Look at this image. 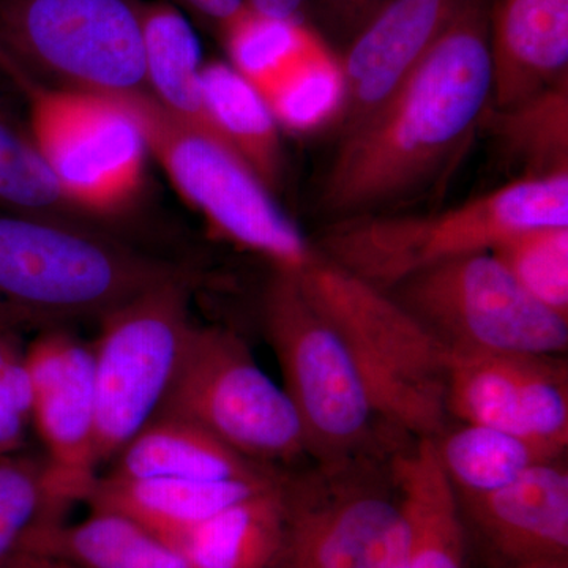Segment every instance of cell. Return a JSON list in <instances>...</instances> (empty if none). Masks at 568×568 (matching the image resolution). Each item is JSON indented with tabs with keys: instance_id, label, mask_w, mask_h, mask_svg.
Segmentation results:
<instances>
[{
	"instance_id": "1",
	"label": "cell",
	"mask_w": 568,
	"mask_h": 568,
	"mask_svg": "<svg viewBox=\"0 0 568 568\" xmlns=\"http://www.w3.org/2000/svg\"><path fill=\"white\" fill-rule=\"evenodd\" d=\"M489 95L488 0H463L402 88L342 136L321 211L332 222L369 215L424 189L480 125Z\"/></svg>"
},
{
	"instance_id": "2",
	"label": "cell",
	"mask_w": 568,
	"mask_h": 568,
	"mask_svg": "<svg viewBox=\"0 0 568 568\" xmlns=\"http://www.w3.org/2000/svg\"><path fill=\"white\" fill-rule=\"evenodd\" d=\"M547 226H568V173L519 178L429 215L338 220L313 246L327 263L388 291L425 268L489 253L515 234Z\"/></svg>"
},
{
	"instance_id": "3",
	"label": "cell",
	"mask_w": 568,
	"mask_h": 568,
	"mask_svg": "<svg viewBox=\"0 0 568 568\" xmlns=\"http://www.w3.org/2000/svg\"><path fill=\"white\" fill-rule=\"evenodd\" d=\"M181 267L112 241L82 224L0 211V301L36 327L102 320L174 280Z\"/></svg>"
},
{
	"instance_id": "4",
	"label": "cell",
	"mask_w": 568,
	"mask_h": 568,
	"mask_svg": "<svg viewBox=\"0 0 568 568\" xmlns=\"http://www.w3.org/2000/svg\"><path fill=\"white\" fill-rule=\"evenodd\" d=\"M298 282L338 332L384 424L417 439L448 425L446 347L386 291L317 256Z\"/></svg>"
},
{
	"instance_id": "5",
	"label": "cell",
	"mask_w": 568,
	"mask_h": 568,
	"mask_svg": "<svg viewBox=\"0 0 568 568\" xmlns=\"http://www.w3.org/2000/svg\"><path fill=\"white\" fill-rule=\"evenodd\" d=\"M263 317L310 458L320 466L381 458L376 428L383 418L345 342L312 304L297 275L274 271Z\"/></svg>"
},
{
	"instance_id": "6",
	"label": "cell",
	"mask_w": 568,
	"mask_h": 568,
	"mask_svg": "<svg viewBox=\"0 0 568 568\" xmlns=\"http://www.w3.org/2000/svg\"><path fill=\"white\" fill-rule=\"evenodd\" d=\"M118 97L140 123L149 153L216 233L261 254L274 271L298 274L315 260V246L241 156L178 121L148 92Z\"/></svg>"
},
{
	"instance_id": "7",
	"label": "cell",
	"mask_w": 568,
	"mask_h": 568,
	"mask_svg": "<svg viewBox=\"0 0 568 568\" xmlns=\"http://www.w3.org/2000/svg\"><path fill=\"white\" fill-rule=\"evenodd\" d=\"M0 71L24 92L29 138L70 203L91 216L132 203L144 183L149 148L126 104L118 95L44 85L2 51Z\"/></svg>"
},
{
	"instance_id": "8",
	"label": "cell",
	"mask_w": 568,
	"mask_h": 568,
	"mask_svg": "<svg viewBox=\"0 0 568 568\" xmlns=\"http://www.w3.org/2000/svg\"><path fill=\"white\" fill-rule=\"evenodd\" d=\"M160 414L203 426L222 443L271 469L310 457L297 413L242 336L194 325Z\"/></svg>"
},
{
	"instance_id": "9",
	"label": "cell",
	"mask_w": 568,
	"mask_h": 568,
	"mask_svg": "<svg viewBox=\"0 0 568 568\" xmlns=\"http://www.w3.org/2000/svg\"><path fill=\"white\" fill-rule=\"evenodd\" d=\"M138 0H0V51L51 88L148 92Z\"/></svg>"
},
{
	"instance_id": "10",
	"label": "cell",
	"mask_w": 568,
	"mask_h": 568,
	"mask_svg": "<svg viewBox=\"0 0 568 568\" xmlns=\"http://www.w3.org/2000/svg\"><path fill=\"white\" fill-rule=\"evenodd\" d=\"M190 290L192 278L160 284L100 320L92 343L99 467L162 410L194 327Z\"/></svg>"
},
{
	"instance_id": "11",
	"label": "cell",
	"mask_w": 568,
	"mask_h": 568,
	"mask_svg": "<svg viewBox=\"0 0 568 568\" xmlns=\"http://www.w3.org/2000/svg\"><path fill=\"white\" fill-rule=\"evenodd\" d=\"M386 293L447 351L566 357L568 320L526 293L491 253L425 268Z\"/></svg>"
},
{
	"instance_id": "12",
	"label": "cell",
	"mask_w": 568,
	"mask_h": 568,
	"mask_svg": "<svg viewBox=\"0 0 568 568\" xmlns=\"http://www.w3.org/2000/svg\"><path fill=\"white\" fill-rule=\"evenodd\" d=\"M379 459L287 476L286 537L275 568L406 567L405 511Z\"/></svg>"
},
{
	"instance_id": "13",
	"label": "cell",
	"mask_w": 568,
	"mask_h": 568,
	"mask_svg": "<svg viewBox=\"0 0 568 568\" xmlns=\"http://www.w3.org/2000/svg\"><path fill=\"white\" fill-rule=\"evenodd\" d=\"M567 373L562 357L448 351V420L503 429L566 452Z\"/></svg>"
},
{
	"instance_id": "14",
	"label": "cell",
	"mask_w": 568,
	"mask_h": 568,
	"mask_svg": "<svg viewBox=\"0 0 568 568\" xmlns=\"http://www.w3.org/2000/svg\"><path fill=\"white\" fill-rule=\"evenodd\" d=\"M32 428L55 487L69 503L85 500L97 480V394L92 343L62 325L41 328L26 345Z\"/></svg>"
},
{
	"instance_id": "15",
	"label": "cell",
	"mask_w": 568,
	"mask_h": 568,
	"mask_svg": "<svg viewBox=\"0 0 568 568\" xmlns=\"http://www.w3.org/2000/svg\"><path fill=\"white\" fill-rule=\"evenodd\" d=\"M463 0H395L347 44L339 63L342 136L368 121L413 74Z\"/></svg>"
},
{
	"instance_id": "16",
	"label": "cell",
	"mask_w": 568,
	"mask_h": 568,
	"mask_svg": "<svg viewBox=\"0 0 568 568\" xmlns=\"http://www.w3.org/2000/svg\"><path fill=\"white\" fill-rule=\"evenodd\" d=\"M564 458L530 467L495 491L457 495L462 517L476 526L508 568L568 560V469Z\"/></svg>"
},
{
	"instance_id": "17",
	"label": "cell",
	"mask_w": 568,
	"mask_h": 568,
	"mask_svg": "<svg viewBox=\"0 0 568 568\" xmlns=\"http://www.w3.org/2000/svg\"><path fill=\"white\" fill-rule=\"evenodd\" d=\"M491 95L506 108L568 77V0H488Z\"/></svg>"
},
{
	"instance_id": "18",
	"label": "cell",
	"mask_w": 568,
	"mask_h": 568,
	"mask_svg": "<svg viewBox=\"0 0 568 568\" xmlns=\"http://www.w3.org/2000/svg\"><path fill=\"white\" fill-rule=\"evenodd\" d=\"M286 473L235 480L97 477L85 497L91 508L119 511L164 538L194 528L239 500L275 487Z\"/></svg>"
},
{
	"instance_id": "19",
	"label": "cell",
	"mask_w": 568,
	"mask_h": 568,
	"mask_svg": "<svg viewBox=\"0 0 568 568\" xmlns=\"http://www.w3.org/2000/svg\"><path fill=\"white\" fill-rule=\"evenodd\" d=\"M388 467L407 525L405 568H465L457 493L439 465L432 437L395 448Z\"/></svg>"
},
{
	"instance_id": "20",
	"label": "cell",
	"mask_w": 568,
	"mask_h": 568,
	"mask_svg": "<svg viewBox=\"0 0 568 568\" xmlns=\"http://www.w3.org/2000/svg\"><path fill=\"white\" fill-rule=\"evenodd\" d=\"M112 463L108 476L119 478L235 480L286 473L242 457L203 426L171 414L153 418Z\"/></svg>"
},
{
	"instance_id": "21",
	"label": "cell",
	"mask_w": 568,
	"mask_h": 568,
	"mask_svg": "<svg viewBox=\"0 0 568 568\" xmlns=\"http://www.w3.org/2000/svg\"><path fill=\"white\" fill-rule=\"evenodd\" d=\"M287 476L166 540L189 568H275L286 537Z\"/></svg>"
},
{
	"instance_id": "22",
	"label": "cell",
	"mask_w": 568,
	"mask_h": 568,
	"mask_svg": "<svg viewBox=\"0 0 568 568\" xmlns=\"http://www.w3.org/2000/svg\"><path fill=\"white\" fill-rule=\"evenodd\" d=\"M140 10L149 95L178 121L220 141L205 111L204 62L192 22L170 2H141Z\"/></svg>"
},
{
	"instance_id": "23",
	"label": "cell",
	"mask_w": 568,
	"mask_h": 568,
	"mask_svg": "<svg viewBox=\"0 0 568 568\" xmlns=\"http://www.w3.org/2000/svg\"><path fill=\"white\" fill-rule=\"evenodd\" d=\"M205 111L216 136L257 175L271 192L282 185V126L261 92L231 63H204Z\"/></svg>"
},
{
	"instance_id": "24",
	"label": "cell",
	"mask_w": 568,
	"mask_h": 568,
	"mask_svg": "<svg viewBox=\"0 0 568 568\" xmlns=\"http://www.w3.org/2000/svg\"><path fill=\"white\" fill-rule=\"evenodd\" d=\"M39 556L77 568H189L166 538L104 508H92L74 525L62 523L48 530Z\"/></svg>"
},
{
	"instance_id": "25",
	"label": "cell",
	"mask_w": 568,
	"mask_h": 568,
	"mask_svg": "<svg viewBox=\"0 0 568 568\" xmlns=\"http://www.w3.org/2000/svg\"><path fill=\"white\" fill-rule=\"evenodd\" d=\"M436 457L457 495H484L511 484L530 467L566 457L526 437L476 424L447 425L432 437Z\"/></svg>"
},
{
	"instance_id": "26",
	"label": "cell",
	"mask_w": 568,
	"mask_h": 568,
	"mask_svg": "<svg viewBox=\"0 0 568 568\" xmlns=\"http://www.w3.org/2000/svg\"><path fill=\"white\" fill-rule=\"evenodd\" d=\"M71 503L55 487L47 458L0 455V568L39 556L41 538L62 525Z\"/></svg>"
},
{
	"instance_id": "27",
	"label": "cell",
	"mask_w": 568,
	"mask_h": 568,
	"mask_svg": "<svg viewBox=\"0 0 568 568\" xmlns=\"http://www.w3.org/2000/svg\"><path fill=\"white\" fill-rule=\"evenodd\" d=\"M480 123L521 164V178L568 173V77L510 106H487Z\"/></svg>"
},
{
	"instance_id": "28",
	"label": "cell",
	"mask_w": 568,
	"mask_h": 568,
	"mask_svg": "<svg viewBox=\"0 0 568 568\" xmlns=\"http://www.w3.org/2000/svg\"><path fill=\"white\" fill-rule=\"evenodd\" d=\"M257 91L264 97L280 126L293 132H308L339 110V67L327 58L312 37Z\"/></svg>"
},
{
	"instance_id": "29",
	"label": "cell",
	"mask_w": 568,
	"mask_h": 568,
	"mask_svg": "<svg viewBox=\"0 0 568 568\" xmlns=\"http://www.w3.org/2000/svg\"><path fill=\"white\" fill-rule=\"evenodd\" d=\"M0 211L81 224L88 219L63 193L36 148L0 108Z\"/></svg>"
},
{
	"instance_id": "30",
	"label": "cell",
	"mask_w": 568,
	"mask_h": 568,
	"mask_svg": "<svg viewBox=\"0 0 568 568\" xmlns=\"http://www.w3.org/2000/svg\"><path fill=\"white\" fill-rule=\"evenodd\" d=\"M489 253L526 293L568 320V226L523 231Z\"/></svg>"
},
{
	"instance_id": "31",
	"label": "cell",
	"mask_w": 568,
	"mask_h": 568,
	"mask_svg": "<svg viewBox=\"0 0 568 568\" xmlns=\"http://www.w3.org/2000/svg\"><path fill=\"white\" fill-rule=\"evenodd\" d=\"M220 37L231 65L256 89L271 80L312 39L301 21L274 20L248 7Z\"/></svg>"
},
{
	"instance_id": "32",
	"label": "cell",
	"mask_w": 568,
	"mask_h": 568,
	"mask_svg": "<svg viewBox=\"0 0 568 568\" xmlns=\"http://www.w3.org/2000/svg\"><path fill=\"white\" fill-rule=\"evenodd\" d=\"M32 428V386L21 332L0 328V455L24 450Z\"/></svg>"
},
{
	"instance_id": "33",
	"label": "cell",
	"mask_w": 568,
	"mask_h": 568,
	"mask_svg": "<svg viewBox=\"0 0 568 568\" xmlns=\"http://www.w3.org/2000/svg\"><path fill=\"white\" fill-rule=\"evenodd\" d=\"M170 3L190 11L219 36L246 9L244 0H170Z\"/></svg>"
},
{
	"instance_id": "34",
	"label": "cell",
	"mask_w": 568,
	"mask_h": 568,
	"mask_svg": "<svg viewBox=\"0 0 568 568\" xmlns=\"http://www.w3.org/2000/svg\"><path fill=\"white\" fill-rule=\"evenodd\" d=\"M395 0H339L328 20L347 41Z\"/></svg>"
},
{
	"instance_id": "35",
	"label": "cell",
	"mask_w": 568,
	"mask_h": 568,
	"mask_svg": "<svg viewBox=\"0 0 568 568\" xmlns=\"http://www.w3.org/2000/svg\"><path fill=\"white\" fill-rule=\"evenodd\" d=\"M245 6L256 13L274 20L298 21L306 0H244Z\"/></svg>"
},
{
	"instance_id": "36",
	"label": "cell",
	"mask_w": 568,
	"mask_h": 568,
	"mask_svg": "<svg viewBox=\"0 0 568 568\" xmlns=\"http://www.w3.org/2000/svg\"><path fill=\"white\" fill-rule=\"evenodd\" d=\"M36 327V324L28 316L22 315L13 306L0 301V328H14V331H24V328Z\"/></svg>"
},
{
	"instance_id": "37",
	"label": "cell",
	"mask_w": 568,
	"mask_h": 568,
	"mask_svg": "<svg viewBox=\"0 0 568 568\" xmlns=\"http://www.w3.org/2000/svg\"><path fill=\"white\" fill-rule=\"evenodd\" d=\"M51 560L44 558H37V556H31V558L22 559L21 562H18L17 566L11 568H48L50 567Z\"/></svg>"
},
{
	"instance_id": "38",
	"label": "cell",
	"mask_w": 568,
	"mask_h": 568,
	"mask_svg": "<svg viewBox=\"0 0 568 568\" xmlns=\"http://www.w3.org/2000/svg\"><path fill=\"white\" fill-rule=\"evenodd\" d=\"M511 568H568V560H547V562L528 564Z\"/></svg>"
},
{
	"instance_id": "39",
	"label": "cell",
	"mask_w": 568,
	"mask_h": 568,
	"mask_svg": "<svg viewBox=\"0 0 568 568\" xmlns=\"http://www.w3.org/2000/svg\"><path fill=\"white\" fill-rule=\"evenodd\" d=\"M339 0H320L321 6H323V10L327 13V17H331L332 11H334L336 3Z\"/></svg>"
},
{
	"instance_id": "40",
	"label": "cell",
	"mask_w": 568,
	"mask_h": 568,
	"mask_svg": "<svg viewBox=\"0 0 568 568\" xmlns=\"http://www.w3.org/2000/svg\"><path fill=\"white\" fill-rule=\"evenodd\" d=\"M48 568H77V567L65 566V564L54 562V560H51L50 567H48Z\"/></svg>"
}]
</instances>
